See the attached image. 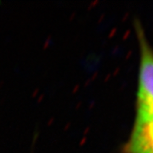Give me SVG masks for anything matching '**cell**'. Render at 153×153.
Returning <instances> with one entry per match:
<instances>
[{"instance_id": "6da1fadb", "label": "cell", "mask_w": 153, "mask_h": 153, "mask_svg": "<svg viewBox=\"0 0 153 153\" xmlns=\"http://www.w3.org/2000/svg\"><path fill=\"white\" fill-rule=\"evenodd\" d=\"M140 47L135 117H153V49L141 25H135Z\"/></svg>"}, {"instance_id": "7a4b0ae2", "label": "cell", "mask_w": 153, "mask_h": 153, "mask_svg": "<svg viewBox=\"0 0 153 153\" xmlns=\"http://www.w3.org/2000/svg\"><path fill=\"white\" fill-rule=\"evenodd\" d=\"M123 153H153V117H135Z\"/></svg>"}]
</instances>
